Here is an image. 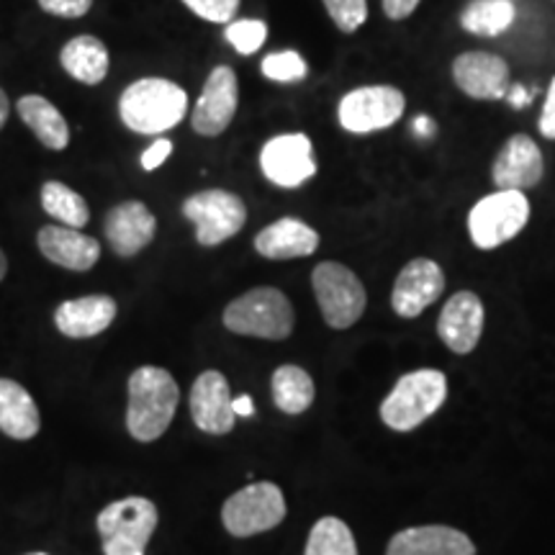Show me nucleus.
<instances>
[{
    "label": "nucleus",
    "instance_id": "obj_4",
    "mask_svg": "<svg viewBox=\"0 0 555 555\" xmlns=\"http://www.w3.org/2000/svg\"><path fill=\"white\" fill-rule=\"evenodd\" d=\"M294 307L278 288H253L224 309V327L234 335L260 339H286L294 332Z\"/></svg>",
    "mask_w": 555,
    "mask_h": 555
},
{
    "label": "nucleus",
    "instance_id": "obj_10",
    "mask_svg": "<svg viewBox=\"0 0 555 555\" xmlns=\"http://www.w3.org/2000/svg\"><path fill=\"white\" fill-rule=\"evenodd\" d=\"M406 99L393 86H363L339 101V127L350 134H371L393 127L404 116Z\"/></svg>",
    "mask_w": 555,
    "mask_h": 555
},
{
    "label": "nucleus",
    "instance_id": "obj_42",
    "mask_svg": "<svg viewBox=\"0 0 555 555\" xmlns=\"http://www.w3.org/2000/svg\"><path fill=\"white\" fill-rule=\"evenodd\" d=\"M5 273H9V260H5L3 249H0V281H3Z\"/></svg>",
    "mask_w": 555,
    "mask_h": 555
},
{
    "label": "nucleus",
    "instance_id": "obj_22",
    "mask_svg": "<svg viewBox=\"0 0 555 555\" xmlns=\"http://www.w3.org/2000/svg\"><path fill=\"white\" fill-rule=\"evenodd\" d=\"M319 247L317 229L301 219H278L255 237V249L268 260H296L309 258Z\"/></svg>",
    "mask_w": 555,
    "mask_h": 555
},
{
    "label": "nucleus",
    "instance_id": "obj_16",
    "mask_svg": "<svg viewBox=\"0 0 555 555\" xmlns=\"http://www.w3.org/2000/svg\"><path fill=\"white\" fill-rule=\"evenodd\" d=\"M486 311L483 301L474 291H457L448 298V304L437 319V335L455 356H468L476 350L483 335Z\"/></svg>",
    "mask_w": 555,
    "mask_h": 555
},
{
    "label": "nucleus",
    "instance_id": "obj_40",
    "mask_svg": "<svg viewBox=\"0 0 555 555\" xmlns=\"http://www.w3.org/2000/svg\"><path fill=\"white\" fill-rule=\"evenodd\" d=\"M414 134H416V137H422V139L433 137V134H435V124L429 121L427 116H420V119L414 121Z\"/></svg>",
    "mask_w": 555,
    "mask_h": 555
},
{
    "label": "nucleus",
    "instance_id": "obj_37",
    "mask_svg": "<svg viewBox=\"0 0 555 555\" xmlns=\"http://www.w3.org/2000/svg\"><path fill=\"white\" fill-rule=\"evenodd\" d=\"M384 3V13L391 21H404L412 16L416 11V5L422 3V0H380Z\"/></svg>",
    "mask_w": 555,
    "mask_h": 555
},
{
    "label": "nucleus",
    "instance_id": "obj_33",
    "mask_svg": "<svg viewBox=\"0 0 555 555\" xmlns=\"http://www.w3.org/2000/svg\"><path fill=\"white\" fill-rule=\"evenodd\" d=\"M198 18L211 21V24H232L237 16L240 0H183Z\"/></svg>",
    "mask_w": 555,
    "mask_h": 555
},
{
    "label": "nucleus",
    "instance_id": "obj_7",
    "mask_svg": "<svg viewBox=\"0 0 555 555\" xmlns=\"http://www.w3.org/2000/svg\"><path fill=\"white\" fill-rule=\"evenodd\" d=\"M311 286L324 322L332 330H347L363 317L367 296L360 278L343 262H319L311 273Z\"/></svg>",
    "mask_w": 555,
    "mask_h": 555
},
{
    "label": "nucleus",
    "instance_id": "obj_15",
    "mask_svg": "<svg viewBox=\"0 0 555 555\" xmlns=\"http://www.w3.org/2000/svg\"><path fill=\"white\" fill-rule=\"evenodd\" d=\"M545 163L543 152L532 137L515 134L504 142L491 165V180H494L496 191H527L535 189L543 180Z\"/></svg>",
    "mask_w": 555,
    "mask_h": 555
},
{
    "label": "nucleus",
    "instance_id": "obj_27",
    "mask_svg": "<svg viewBox=\"0 0 555 555\" xmlns=\"http://www.w3.org/2000/svg\"><path fill=\"white\" fill-rule=\"evenodd\" d=\"M273 401L281 412L301 414L314 404V380L304 367L298 365H281L273 373Z\"/></svg>",
    "mask_w": 555,
    "mask_h": 555
},
{
    "label": "nucleus",
    "instance_id": "obj_9",
    "mask_svg": "<svg viewBox=\"0 0 555 555\" xmlns=\"http://www.w3.org/2000/svg\"><path fill=\"white\" fill-rule=\"evenodd\" d=\"M183 217L196 227L201 247H217L242 232L247 221V206L237 193L211 189L185 198Z\"/></svg>",
    "mask_w": 555,
    "mask_h": 555
},
{
    "label": "nucleus",
    "instance_id": "obj_14",
    "mask_svg": "<svg viewBox=\"0 0 555 555\" xmlns=\"http://www.w3.org/2000/svg\"><path fill=\"white\" fill-rule=\"evenodd\" d=\"M446 291V273L435 260L416 258L406 262L391 291V309L401 319L420 317Z\"/></svg>",
    "mask_w": 555,
    "mask_h": 555
},
{
    "label": "nucleus",
    "instance_id": "obj_17",
    "mask_svg": "<svg viewBox=\"0 0 555 555\" xmlns=\"http://www.w3.org/2000/svg\"><path fill=\"white\" fill-rule=\"evenodd\" d=\"M191 416L201 433L227 435L234 429L237 414L232 409L229 380L219 371H204L191 388Z\"/></svg>",
    "mask_w": 555,
    "mask_h": 555
},
{
    "label": "nucleus",
    "instance_id": "obj_13",
    "mask_svg": "<svg viewBox=\"0 0 555 555\" xmlns=\"http://www.w3.org/2000/svg\"><path fill=\"white\" fill-rule=\"evenodd\" d=\"M453 82L476 101H502L512 88V75L499 54L463 52L453 60Z\"/></svg>",
    "mask_w": 555,
    "mask_h": 555
},
{
    "label": "nucleus",
    "instance_id": "obj_20",
    "mask_svg": "<svg viewBox=\"0 0 555 555\" xmlns=\"http://www.w3.org/2000/svg\"><path fill=\"white\" fill-rule=\"evenodd\" d=\"M39 249L47 260H52L54 266L67 268V270H80L86 273L99 262L101 258V245L99 240L88 237L80 229L73 227H44L39 229Z\"/></svg>",
    "mask_w": 555,
    "mask_h": 555
},
{
    "label": "nucleus",
    "instance_id": "obj_23",
    "mask_svg": "<svg viewBox=\"0 0 555 555\" xmlns=\"http://www.w3.org/2000/svg\"><path fill=\"white\" fill-rule=\"evenodd\" d=\"M41 416L37 401L24 386L11 378H0V433L13 440H31L39 433Z\"/></svg>",
    "mask_w": 555,
    "mask_h": 555
},
{
    "label": "nucleus",
    "instance_id": "obj_21",
    "mask_svg": "<svg viewBox=\"0 0 555 555\" xmlns=\"http://www.w3.org/2000/svg\"><path fill=\"white\" fill-rule=\"evenodd\" d=\"M116 319V301L111 296H82L60 304L54 311V324L65 337L88 339L101 335Z\"/></svg>",
    "mask_w": 555,
    "mask_h": 555
},
{
    "label": "nucleus",
    "instance_id": "obj_41",
    "mask_svg": "<svg viewBox=\"0 0 555 555\" xmlns=\"http://www.w3.org/2000/svg\"><path fill=\"white\" fill-rule=\"evenodd\" d=\"M9 111H11L9 95H5V90L0 88V129H3L5 121H9Z\"/></svg>",
    "mask_w": 555,
    "mask_h": 555
},
{
    "label": "nucleus",
    "instance_id": "obj_12",
    "mask_svg": "<svg viewBox=\"0 0 555 555\" xmlns=\"http://www.w3.org/2000/svg\"><path fill=\"white\" fill-rule=\"evenodd\" d=\"M237 106L240 86L234 69L227 65L214 67L204 90H201L196 108H193V129L204 137L224 134L234 119V114H237Z\"/></svg>",
    "mask_w": 555,
    "mask_h": 555
},
{
    "label": "nucleus",
    "instance_id": "obj_36",
    "mask_svg": "<svg viewBox=\"0 0 555 555\" xmlns=\"http://www.w3.org/2000/svg\"><path fill=\"white\" fill-rule=\"evenodd\" d=\"M172 155V142L170 139H165V137H159L155 144H152V147L144 152L142 155V168L147 170V172H152V170H157L159 165L165 163V159H168Z\"/></svg>",
    "mask_w": 555,
    "mask_h": 555
},
{
    "label": "nucleus",
    "instance_id": "obj_8",
    "mask_svg": "<svg viewBox=\"0 0 555 555\" xmlns=\"http://www.w3.org/2000/svg\"><path fill=\"white\" fill-rule=\"evenodd\" d=\"M286 519V496L275 483H249L221 506V522L234 538H253Z\"/></svg>",
    "mask_w": 555,
    "mask_h": 555
},
{
    "label": "nucleus",
    "instance_id": "obj_29",
    "mask_svg": "<svg viewBox=\"0 0 555 555\" xmlns=\"http://www.w3.org/2000/svg\"><path fill=\"white\" fill-rule=\"evenodd\" d=\"M304 555H358L356 535L339 517H322L311 527Z\"/></svg>",
    "mask_w": 555,
    "mask_h": 555
},
{
    "label": "nucleus",
    "instance_id": "obj_35",
    "mask_svg": "<svg viewBox=\"0 0 555 555\" xmlns=\"http://www.w3.org/2000/svg\"><path fill=\"white\" fill-rule=\"evenodd\" d=\"M538 129L545 139H555V78L551 80V86H547L543 111H540Z\"/></svg>",
    "mask_w": 555,
    "mask_h": 555
},
{
    "label": "nucleus",
    "instance_id": "obj_34",
    "mask_svg": "<svg viewBox=\"0 0 555 555\" xmlns=\"http://www.w3.org/2000/svg\"><path fill=\"white\" fill-rule=\"evenodd\" d=\"M41 11L60 18H80L93 9V0H39Z\"/></svg>",
    "mask_w": 555,
    "mask_h": 555
},
{
    "label": "nucleus",
    "instance_id": "obj_28",
    "mask_svg": "<svg viewBox=\"0 0 555 555\" xmlns=\"http://www.w3.org/2000/svg\"><path fill=\"white\" fill-rule=\"evenodd\" d=\"M41 206H44V211L50 214L52 219H57L60 224L73 227V229H82L90 219L86 198H82L80 193H75L73 189H67V185L60 183V180H50V183H44V189H41Z\"/></svg>",
    "mask_w": 555,
    "mask_h": 555
},
{
    "label": "nucleus",
    "instance_id": "obj_6",
    "mask_svg": "<svg viewBox=\"0 0 555 555\" xmlns=\"http://www.w3.org/2000/svg\"><path fill=\"white\" fill-rule=\"evenodd\" d=\"M530 221V201L522 191H494L468 214V234L478 249H496L515 240Z\"/></svg>",
    "mask_w": 555,
    "mask_h": 555
},
{
    "label": "nucleus",
    "instance_id": "obj_25",
    "mask_svg": "<svg viewBox=\"0 0 555 555\" xmlns=\"http://www.w3.org/2000/svg\"><path fill=\"white\" fill-rule=\"evenodd\" d=\"M18 116L47 150L62 152L69 144V127L65 116L44 95H24L18 101Z\"/></svg>",
    "mask_w": 555,
    "mask_h": 555
},
{
    "label": "nucleus",
    "instance_id": "obj_39",
    "mask_svg": "<svg viewBox=\"0 0 555 555\" xmlns=\"http://www.w3.org/2000/svg\"><path fill=\"white\" fill-rule=\"evenodd\" d=\"M232 409H234V414H237V416H253L255 414V404H253V399H249V397L232 399Z\"/></svg>",
    "mask_w": 555,
    "mask_h": 555
},
{
    "label": "nucleus",
    "instance_id": "obj_31",
    "mask_svg": "<svg viewBox=\"0 0 555 555\" xmlns=\"http://www.w3.org/2000/svg\"><path fill=\"white\" fill-rule=\"evenodd\" d=\"M307 73H309L307 62H304L301 54L294 50L273 52L262 60V75H266L268 80L296 82V80L307 78Z\"/></svg>",
    "mask_w": 555,
    "mask_h": 555
},
{
    "label": "nucleus",
    "instance_id": "obj_32",
    "mask_svg": "<svg viewBox=\"0 0 555 555\" xmlns=\"http://www.w3.org/2000/svg\"><path fill=\"white\" fill-rule=\"evenodd\" d=\"M330 18L343 34H356L367 18V0H322Z\"/></svg>",
    "mask_w": 555,
    "mask_h": 555
},
{
    "label": "nucleus",
    "instance_id": "obj_24",
    "mask_svg": "<svg viewBox=\"0 0 555 555\" xmlns=\"http://www.w3.org/2000/svg\"><path fill=\"white\" fill-rule=\"evenodd\" d=\"M62 67L69 78L86 86H99L108 75V50L101 39L95 37H75L65 44L60 54Z\"/></svg>",
    "mask_w": 555,
    "mask_h": 555
},
{
    "label": "nucleus",
    "instance_id": "obj_5",
    "mask_svg": "<svg viewBox=\"0 0 555 555\" xmlns=\"http://www.w3.org/2000/svg\"><path fill=\"white\" fill-rule=\"evenodd\" d=\"M157 506L144 496H127L103 506L99 519L101 543L106 555H144L157 527Z\"/></svg>",
    "mask_w": 555,
    "mask_h": 555
},
{
    "label": "nucleus",
    "instance_id": "obj_26",
    "mask_svg": "<svg viewBox=\"0 0 555 555\" xmlns=\"http://www.w3.org/2000/svg\"><path fill=\"white\" fill-rule=\"evenodd\" d=\"M515 18V0H470L461 13V26L476 37H499Z\"/></svg>",
    "mask_w": 555,
    "mask_h": 555
},
{
    "label": "nucleus",
    "instance_id": "obj_3",
    "mask_svg": "<svg viewBox=\"0 0 555 555\" xmlns=\"http://www.w3.org/2000/svg\"><path fill=\"white\" fill-rule=\"evenodd\" d=\"M448 399V378L435 367L412 371L397 380L380 404V420L393 433H412L433 416Z\"/></svg>",
    "mask_w": 555,
    "mask_h": 555
},
{
    "label": "nucleus",
    "instance_id": "obj_2",
    "mask_svg": "<svg viewBox=\"0 0 555 555\" xmlns=\"http://www.w3.org/2000/svg\"><path fill=\"white\" fill-rule=\"evenodd\" d=\"M189 111L185 90L165 78H144L131 82L119 99L121 121L137 134L163 137L178 127Z\"/></svg>",
    "mask_w": 555,
    "mask_h": 555
},
{
    "label": "nucleus",
    "instance_id": "obj_43",
    "mask_svg": "<svg viewBox=\"0 0 555 555\" xmlns=\"http://www.w3.org/2000/svg\"><path fill=\"white\" fill-rule=\"evenodd\" d=\"M29 555H47V553H29Z\"/></svg>",
    "mask_w": 555,
    "mask_h": 555
},
{
    "label": "nucleus",
    "instance_id": "obj_19",
    "mask_svg": "<svg viewBox=\"0 0 555 555\" xmlns=\"http://www.w3.org/2000/svg\"><path fill=\"white\" fill-rule=\"evenodd\" d=\"M386 555H476V545L455 527L422 525L397 532L386 547Z\"/></svg>",
    "mask_w": 555,
    "mask_h": 555
},
{
    "label": "nucleus",
    "instance_id": "obj_30",
    "mask_svg": "<svg viewBox=\"0 0 555 555\" xmlns=\"http://www.w3.org/2000/svg\"><path fill=\"white\" fill-rule=\"evenodd\" d=\"M224 39L234 47V50L247 57V54H255L262 44H266L268 24H266V21H260V18L232 21V24H227Z\"/></svg>",
    "mask_w": 555,
    "mask_h": 555
},
{
    "label": "nucleus",
    "instance_id": "obj_11",
    "mask_svg": "<svg viewBox=\"0 0 555 555\" xmlns=\"http://www.w3.org/2000/svg\"><path fill=\"white\" fill-rule=\"evenodd\" d=\"M260 170L278 189H298L317 176L314 144L307 134H281L266 142Z\"/></svg>",
    "mask_w": 555,
    "mask_h": 555
},
{
    "label": "nucleus",
    "instance_id": "obj_38",
    "mask_svg": "<svg viewBox=\"0 0 555 555\" xmlns=\"http://www.w3.org/2000/svg\"><path fill=\"white\" fill-rule=\"evenodd\" d=\"M535 93H538V90H535ZM535 93H532V90L522 88V86H517V82H515V88H509V93H506V99H509V103H512V106H515V108H525L527 103L532 101V95H535Z\"/></svg>",
    "mask_w": 555,
    "mask_h": 555
},
{
    "label": "nucleus",
    "instance_id": "obj_18",
    "mask_svg": "<svg viewBox=\"0 0 555 555\" xmlns=\"http://www.w3.org/2000/svg\"><path fill=\"white\" fill-rule=\"evenodd\" d=\"M157 219L142 201L114 206L106 217L108 245L119 258H134L155 240Z\"/></svg>",
    "mask_w": 555,
    "mask_h": 555
},
{
    "label": "nucleus",
    "instance_id": "obj_1",
    "mask_svg": "<svg viewBox=\"0 0 555 555\" xmlns=\"http://www.w3.org/2000/svg\"><path fill=\"white\" fill-rule=\"evenodd\" d=\"M178 401V384L165 367H137L129 378L127 427L131 437L139 442H155L163 437L176 416Z\"/></svg>",
    "mask_w": 555,
    "mask_h": 555
}]
</instances>
